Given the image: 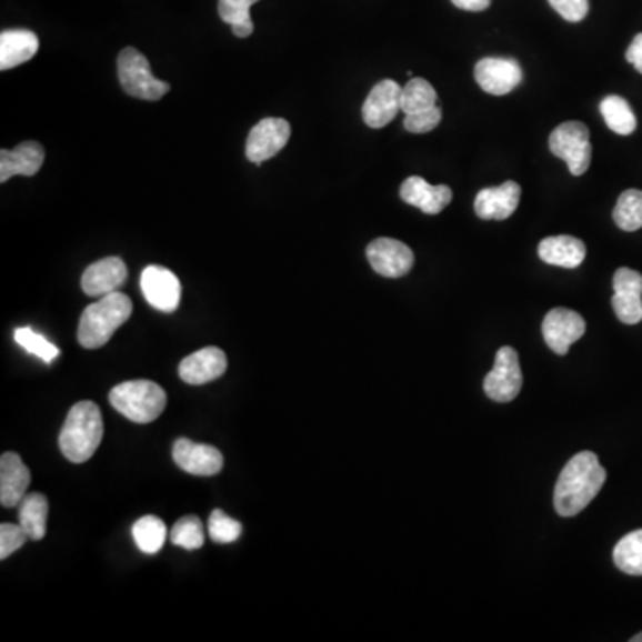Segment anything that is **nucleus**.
Segmentation results:
<instances>
[{
  "label": "nucleus",
  "instance_id": "nucleus-1",
  "mask_svg": "<svg viewBox=\"0 0 642 642\" xmlns=\"http://www.w3.org/2000/svg\"><path fill=\"white\" fill-rule=\"evenodd\" d=\"M603 470L596 453L580 452L565 464L556 480L553 505L559 516L573 518L593 502L605 484Z\"/></svg>",
  "mask_w": 642,
  "mask_h": 642
},
{
  "label": "nucleus",
  "instance_id": "nucleus-2",
  "mask_svg": "<svg viewBox=\"0 0 642 642\" xmlns=\"http://www.w3.org/2000/svg\"><path fill=\"white\" fill-rule=\"evenodd\" d=\"M104 438V421L99 405L93 402H79L70 409L64 420L59 448L64 458L76 464H82L96 455Z\"/></svg>",
  "mask_w": 642,
  "mask_h": 642
},
{
  "label": "nucleus",
  "instance_id": "nucleus-3",
  "mask_svg": "<svg viewBox=\"0 0 642 642\" xmlns=\"http://www.w3.org/2000/svg\"><path fill=\"white\" fill-rule=\"evenodd\" d=\"M131 314L132 302L127 294L114 291L100 297L99 302L91 303L82 312L78 329L79 344L88 350L104 347Z\"/></svg>",
  "mask_w": 642,
  "mask_h": 642
},
{
  "label": "nucleus",
  "instance_id": "nucleus-4",
  "mask_svg": "<svg viewBox=\"0 0 642 642\" xmlns=\"http://www.w3.org/2000/svg\"><path fill=\"white\" fill-rule=\"evenodd\" d=\"M109 402L127 420L134 423H152L167 408V393L150 380H129L109 393Z\"/></svg>",
  "mask_w": 642,
  "mask_h": 642
},
{
  "label": "nucleus",
  "instance_id": "nucleus-5",
  "mask_svg": "<svg viewBox=\"0 0 642 642\" xmlns=\"http://www.w3.org/2000/svg\"><path fill=\"white\" fill-rule=\"evenodd\" d=\"M117 67L118 81L127 96L156 102V100L163 99L170 91V84L152 76L149 59L134 47H127L118 54Z\"/></svg>",
  "mask_w": 642,
  "mask_h": 642
},
{
  "label": "nucleus",
  "instance_id": "nucleus-6",
  "mask_svg": "<svg viewBox=\"0 0 642 642\" xmlns=\"http://www.w3.org/2000/svg\"><path fill=\"white\" fill-rule=\"evenodd\" d=\"M550 150L556 158L564 159L571 175L580 177L588 172L593 159V146L585 123L565 122L550 134Z\"/></svg>",
  "mask_w": 642,
  "mask_h": 642
},
{
  "label": "nucleus",
  "instance_id": "nucleus-7",
  "mask_svg": "<svg viewBox=\"0 0 642 642\" xmlns=\"http://www.w3.org/2000/svg\"><path fill=\"white\" fill-rule=\"evenodd\" d=\"M523 388L520 358L511 347L498 350L493 370L484 379V391L489 399L498 403L512 402Z\"/></svg>",
  "mask_w": 642,
  "mask_h": 642
},
{
  "label": "nucleus",
  "instance_id": "nucleus-8",
  "mask_svg": "<svg viewBox=\"0 0 642 642\" xmlns=\"http://www.w3.org/2000/svg\"><path fill=\"white\" fill-rule=\"evenodd\" d=\"M290 137L291 126L284 118H264L250 131L244 154L259 167L279 154L288 146Z\"/></svg>",
  "mask_w": 642,
  "mask_h": 642
},
{
  "label": "nucleus",
  "instance_id": "nucleus-9",
  "mask_svg": "<svg viewBox=\"0 0 642 642\" xmlns=\"http://www.w3.org/2000/svg\"><path fill=\"white\" fill-rule=\"evenodd\" d=\"M368 261L379 275L400 279L408 275L414 264V253L408 244L391 238L371 241L367 249Z\"/></svg>",
  "mask_w": 642,
  "mask_h": 642
},
{
  "label": "nucleus",
  "instance_id": "nucleus-10",
  "mask_svg": "<svg viewBox=\"0 0 642 642\" xmlns=\"http://www.w3.org/2000/svg\"><path fill=\"white\" fill-rule=\"evenodd\" d=\"M475 81L489 96H506L523 81L516 59L484 58L475 67Z\"/></svg>",
  "mask_w": 642,
  "mask_h": 642
},
{
  "label": "nucleus",
  "instance_id": "nucleus-11",
  "mask_svg": "<svg viewBox=\"0 0 642 642\" xmlns=\"http://www.w3.org/2000/svg\"><path fill=\"white\" fill-rule=\"evenodd\" d=\"M585 334V321L579 312L571 309L556 308L548 312L543 321V335L548 347L556 355L570 352L571 344Z\"/></svg>",
  "mask_w": 642,
  "mask_h": 642
},
{
  "label": "nucleus",
  "instance_id": "nucleus-12",
  "mask_svg": "<svg viewBox=\"0 0 642 642\" xmlns=\"http://www.w3.org/2000/svg\"><path fill=\"white\" fill-rule=\"evenodd\" d=\"M612 308L624 325H638L642 321V275L630 268L614 273Z\"/></svg>",
  "mask_w": 642,
  "mask_h": 642
},
{
  "label": "nucleus",
  "instance_id": "nucleus-13",
  "mask_svg": "<svg viewBox=\"0 0 642 642\" xmlns=\"http://www.w3.org/2000/svg\"><path fill=\"white\" fill-rule=\"evenodd\" d=\"M173 461L185 473L195 477H213L223 470V455L211 444L193 443L190 439H177Z\"/></svg>",
  "mask_w": 642,
  "mask_h": 642
},
{
  "label": "nucleus",
  "instance_id": "nucleus-14",
  "mask_svg": "<svg viewBox=\"0 0 642 642\" xmlns=\"http://www.w3.org/2000/svg\"><path fill=\"white\" fill-rule=\"evenodd\" d=\"M141 291L147 302L158 311L173 312L181 303V282L168 268H146L141 273Z\"/></svg>",
  "mask_w": 642,
  "mask_h": 642
},
{
  "label": "nucleus",
  "instance_id": "nucleus-15",
  "mask_svg": "<svg viewBox=\"0 0 642 642\" xmlns=\"http://www.w3.org/2000/svg\"><path fill=\"white\" fill-rule=\"evenodd\" d=\"M400 93H402V87L391 79L375 84L362 104L364 123L371 129H382L393 122L400 111Z\"/></svg>",
  "mask_w": 642,
  "mask_h": 642
},
{
  "label": "nucleus",
  "instance_id": "nucleus-16",
  "mask_svg": "<svg viewBox=\"0 0 642 642\" xmlns=\"http://www.w3.org/2000/svg\"><path fill=\"white\" fill-rule=\"evenodd\" d=\"M227 371V355L217 347L191 353L179 364V377L185 384L202 385L220 379Z\"/></svg>",
  "mask_w": 642,
  "mask_h": 642
},
{
  "label": "nucleus",
  "instance_id": "nucleus-17",
  "mask_svg": "<svg viewBox=\"0 0 642 642\" xmlns=\"http://www.w3.org/2000/svg\"><path fill=\"white\" fill-rule=\"evenodd\" d=\"M400 199L425 214H439L452 202L453 193L448 185H432L423 177L412 175L403 181Z\"/></svg>",
  "mask_w": 642,
  "mask_h": 642
},
{
  "label": "nucleus",
  "instance_id": "nucleus-18",
  "mask_svg": "<svg viewBox=\"0 0 642 642\" xmlns=\"http://www.w3.org/2000/svg\"><path fill=\"white\" fill-rule=\"evenodd\" d=\"M521 185L514 181L496 188L480 190L475 199V213L482 220H506L520 205Z\"/></svg>",
  "mask_w": 642,
  "mask_h": 642
},
{
  "label": "nucleus",
  "instance_id": "nucleus-19",
  "mask_svg": "<svg viewBox=\"0 0 642 642\" xmlns=\"http://www.w3.org/2000/svg\"><path fill=\"white\" fill-rule=\"evenodd\" d=\"M127 281V267L120 258L100 259L82 273V291L88 297H106L120 290Z\"/></svg>",
  "mask_w": 642,
  "mask_h": 642
},
{
  "label": "nucleus",
  "instance_id": "nucleus-20",
  "mask_svg": "<svg viewBox=\"0 0 642 642\" xmlns=\"http://www.w3.org/2000/svg\"><path fill=\"white\" fill-rule=\"evenodd\" d=\"M46 161V150L38 141H23L13 150H0V182L10 181L11 177H32L40 172Z\"/></svg>",
  "mask_w": 642,
  "mask_h": 642
},
{
  "label": "nucleus",
  "instance_id": "nucleus-21",
  "mask_svg": "<svg viewBox=\"0 0 642 642\" xmlns=\"http://www.w3.org/2000/svg\"><path fill=\"white\" fill-rule=\"evenodd\" d=\"M31 484V471L20 455L6 452L0 459V503L6 509L19 506Z\"/></svg>",
  "mask_w": 642,
  "mask_h": 642
},
{
  "label": "nucleus",
  "instance_id": "nucleus-22",
  "mask_svg": "<svg viewBox=\"0 0 642 642\" xmlns=\"http://www.w3.org/2000/svg\"><path fill=\"white\" fill-rule=\"evenodd\" d=\"M40 40L28 29H11L0 34V70H11L37 56Z\"/></svg>",
  "mask_w": 642,
  "mask_h": 642
},
{
  "label": "nucleus",
  "instance_id": "nucleus-23",
  "mask_svg": "<svg viewBox=\"0 0 642 642\" xmlns=\"http://www.w3.org/2000/svg\"><path fill=\"white\" fill-rule=\"evenodd\" d=\"M538 252L539 258L552 267L579 268L588 250L584 241L573 235H550L539 243Z\"/></svg>",
  "mask_w": 642,
  "mask_h": 642
},
{
  "label": "nucleus",
  "instance_id": "nucleus-24",
  "mask_svg": "<svg viewBox=\"0 0 642 642\" xmlns=\"http://www.w3.org/2000/svg\"><path fill=\"white\" fill-rule=\"evenodd\" d=\"M47 516H49V500L41 493H31L23 496L19 505L20 526L31 541H41L46 538Z\"/></svg>",
  "mask_w": 642,
  "mask_h": 642
},
{
  "label": "nucleus",
  "instance_id": "nucleus-25",
  "mask_svg": "<svg viewBox=\"0 0 642 642\" xmlns=\"http://www.w3.org/2000/svg\"><path fill=\"white\" fill-rule=\"evenodd\" d=\"M600 113H602L609 129L621 137H629L638 127V118L623 97L611 96L603 99L602 104H600Z\"/></svg>",
  "mask_w": 642,
  "mask_h": 642
},
{
  "label": "nucleus",
  "instance_id": "nucleus-26",
  "mask_svg": "<svg viewBox=\"0 0 642 642\" xmlns=\"http://www.w3.org/2000/svg\"><path fill=\"white\" fill-rule=\"evenodd\" d=\"M259 0H218V13L223 22L229 23L234 37H252L253 22L250 8Z\"/></svg>",
  "mask_w": 642,
  "mask_h": 642
},
{
  "label": "nucleus",
  "instance_id": "nucleus-27",
  "mask_svg": "<svg viewBox=\"0 0 642 642\" xmlns=\"http://www.w3.org/2000/svg\"><path fill=\"white\" fill-rule=\"evenodd\" d=\"M438 106V93L434 87L425 79L414 78L402 88L400 93V109L403 113L412 114L425 111Z\"/></svg>",
  "mask_w": 642,
  "mask_h": 642
},
{
  "label": "nucleus",
  "instance_id": "nucleus-28",
  "mask_svg": "<svg viewBox=\"0 0 642 642\" xmlns=\"http://www.w3.org/2000/svg\"><path fill=\"white\" fill-rule=\"evenodd\" d=\"M132 538L141 552L154 555L164 546L168 538L167 525L158 516H143L132 526Z\"/></svg>",
  "mask_w": 642,
  "mask_h": 642
},
{
  "label": "nucleus",
  "instance_id": "nucleus-29",
  "mask_svg": "<svg viewBox=\"0 0 642 642\" xmlns=\"http://www.w3.org/2000/svg\"><path fill=\"white\" fill-rule=\"evenodd\" d=\"M612 218H614L615 225L620 227L621 231H639L642 227V191H623L620 199H618Z\"/></svg>",
  "mask_w": 642,
  "mask_h": 642
},
{
  "label": "nucleus",
  "instance_id": "nucleus-30",
  "mask_svg": "<svg viewBox=\"0 0 642 642\" xmlns=\"http://www.w3.org/2000/svg\"><path fill=\"white\" fill-rule=\"evenodd\" d=\"M614 562L623 573L642 576V530L624 535L615 544Z\"/></svg>",
  "mask_w": 642,
  "mask_h": 642
},
{
  "label": "nucleus",
  "instance_id": "nucleus-31",
  "mask_svg": "<svg viewBox=\"0 0 642 642\" xmlns=\"http://www.w3.org/2000/svg\"><path fill=\"white\" fill-rule=\"evenodd\" d=\"M172 543L184 550H199L204 546V525L199 516H185L177 521L170 534Z\"/></svg>",
  "mask_w": 642,
  "mask_h": 642
},
{
  "label": "nucleus",
  "instance_id": "nucleus-32",
  "mask_svg": "<svg viewBox=\"0 0 642 642\" xmlns=\"http://www.w3.org/2000/svg\"><path fill=\"white\" fill-rule=\"evenodd\" d=\"M14 340H17V343H19L22 349L28 350L29 353L43 359L46 362H52L59 355L58 347L49 343L43 335L31 331L28 327L14 332Z\"/></svg>",
  "mask_w": 642,
  "mask_h": 642
},
{
  "label": "nucleus",
  "instance_id": "nucleus-33",
  "mask_svg": "<svg viewBox=\"0 0 642 642\" xmlns=\"http://www.w3.org/2000/svg\"><path fill=\"white\" fill-rule=\"evenodd\" d=\"M241 535L240 521L232 520L227 516L225 512L213 511L209 518V538L213 539L214 543L229 544L238 541Z\"/></svg>",
  "mask_w": 642,
  "mask_h": 642
},
{
  "label": "nucleus",
  "instance_id": "nucleus-34",
  "mask_svg": "<svg viewBox=\"0 0 642 642\" xmlns=\"http://www.w3.org/2000/svg\"><path fill=\"white\" fill-rule=\"evenodd\" d=\"M441 118H443L441 109L439 106H434V108L425 109L420 113L405 114L403 127L412 134H427V132L434 131L435 127L441 123Z\"/></svg>",
  "mask_w": 642,
  "mask_h": 642
},
{
  "label": "nucleus",
  "instance_id": "nucleus-35",
  "mask_svg": "<svg viewBox=\"0 0 642 642\" xmlns=\"http://www.w3.org/2000/svg\"><path fill=\"white\" fill-rule=\"evenodd\" d=\"M28 534L26 530L20 525H13V523H2L0 525V559L6 561L8 556L13 555L17 550L26 544L28 541Z\"/></svg>",
  "mask_w": 642,
  "mask_h": 642
},
{
  "label": "nucleus",
  "instance_id": "nucleus-36",
  "mask_svg": "<svg viewBox=\"0 0 642 642\" xmlns=\"http://www.w3.org/2000/svg\"><path fill=\"white\" fill-rule=\"evenodd\" d=\"M568 22H582L589 13V0H548Z\"/></svg>",
  "mask_w": 642,
  "mask_h": 642
},
{
  "label": "nucleus",
  "instance_id": "nucleus-37",
  "mask_svg": "<svg viewBox=\"0 0 642 642\" xmlns=\"http://www.w3.org/2000/svg\"><path fill=\"white\" fill-rule=\"evenodd\" d=\"M626 61L632 63L638 72L642 73V32L633 38L632 43H630L629 50H626Z\"/></svg>",
  "mask_w": 642,
  "mask_h": 642
},
{
  "label": "nucleus",
  "instance_id": "nucleus-38",
  "mask_svg": "<svg viewBox=\"0 0 642 642\" xmlns=\"http://www.w3.org/2000/svg\"><path fill=\"white\" fill-rule=\"evenodd\" d=\"M452 2L458 6L459 10L473 11V13L485 11L491 6V0H452Z\"/></svg>",
  "mask_w": 642,
  "mask_h": 642
},
{
  "label": "nucleus",
  "instance_id": "nucleus-39",
  "mask_svg": "<svg viewBox=\"0 0 642 642\" xmlns=\"http://www.w3.org/2000/svg\"><path fill=\"white\" fill-rule=\"evenodd\" d=\"M630 642H642V632L638 633V635H633V638L630 639Z\"/></svg>",
  "mask_w": 642,
  "mask_h": 642
}]
</instances>
